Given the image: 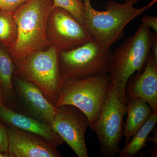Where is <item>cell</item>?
<instances>
[{
	"label": "cell",
	"instance_id": "1",
	"mask_svg": "<svg viewBox=\"0 0 157 157\" xmlns=\"http://www.w3.org/2000/svg\"><path fill=\"white\" fill-rule=\"evenodd\" d=\"M52 0H29L13 12L17 27V41L8 50L15 64L37 51L49 47L46 35Z\"/></svg>",
	"mask_w": 157,
	"mask_h": 157
},
{
	"label": "cell",
	"instance_id": "2",
	"mask_svg": "<svg viewBox=\"0 0 157 157\" xmlns=\"http://www.w3.org/2000/svg\"><path fill=\"white\" fill-rule=\"evenodd\" d=\"M157 34L141 24L131 37L111 54L109 78L115 85L122 102L128 103L125 94L126 84L135 72L141 73L145 68Z\"/></svg>",
	"mask_w": 157,
	"mask_h": 157
},
{
	"label": "cell",
	"instance_id": "3",
	"mask_svg": "<svg viewBox=\"0 0 157 157\" xmlns=\"http://www.w3.org/2000/svg\"><path fill=\"white\" fill-rule=\"evenodd\" d=\"M156 1L153 0L140 9L134 8L135 3L132 2L122 4L111 1L107 3L106 11H99L93 8L90 0H83L85 25L102 48H110L124 37L126 26L148 10Z\"/></svg>",
	"mask_w": 157,
	"mask_h": 157
},
{
	"label": "cell",
	"instance_id": "4",
	"mask_svg": "<svg viewBox=\"0 0 157 157\" xmlns=\"http://www.w3.org/2000/svg\"><path fill=\"white\" fill-rule=\"evenodd\" d=\"M110 82L108 74L67 79L62 83L55 107L70 105L77 107L86 116L93 130L107 100Z\"/></svg>",
	"mask_w": 157,
	"mask_h": 157
},
{
	"label": "cell",
	"instance_id": "5",
	"mask_svg": "<svg viewBox=\"0 0 157 157\" xmlns=\"http://www.w3.org/2000/svg\"><path fill=\"white\" fill-rule=\"evenodd\" d=\"M60 51L56 46L51 45L44 50L34 52L16 64L14 70V75L37 86L54 105L61 86Z\"/></svg>",
	"mask_w": 157,
	"mask_h": 157
},
{
	"label": "cell",
	"instance_id": "6",
	"mask_svg": "<svg viewBox=\"0 0 157 157\" xmlns=\"http://www.w3.org/2000/svg\"><path fill=\"white\" fill-rule=\"evenodd\" d=\"M111 54L110 48L104 49L94 38L77 48L60 51L61 85L67 79L79 80L109 74Z\"/></svg>",
	"mask_w": 157,
	"mask_h": 157
},
{
	"label": "cell",
	"instance_id": "7",
	"mask_svg": "<svg viewBox=\"0 0 157 157\" xmlns=\"http://www.w3.org/2000/svg\"><path fill=\"white\" fill-rule=\"evenodd\" d=\"M126 105L119 98L115 84L110 82L107 100L93 130L98 136L100 151L105 157H115L118 154L124 136Z\"/></svg>",
	"mask_w": 157,
	"mask_h": 157
},
{
	"label": "cell",
	"instance_id": "8",
	"mask_svg": "<svg viewBox=\"0 0 157 157\" xmlns=\"http://www.w3.org/2000/svg\"><path fill=\"white\" fill-rule=\"evenodd\" d=\"M46 35L49 45H55L60 51L77 48L94 38L84 25L58 7L53 8L49 14Z\"/></svg>",
	"mask_w": 157,
	"mask_h": 157
},
{
	"label": "cell",
	"instance_id": "9",
	"mask_svg": "<svg viewBox=\"0 0 157 157\" xmlns=\"http://www.w3.org/2000/svg\"><path fill=\"white\" fill-rule=\"evenodd\" d=\"M58 112L50 124L52 129L78 157H88L85 134L88 119L80 109L70 105L57 107Z\"/></svg>",
	"mask_w": 157,
	"mask_h": 157
},
{
	"label": "cell",
	"instance_id": "10",
	"mask_svg": "<svg viewBox=\"0 0 157 157\" xmlns=\"http://www.w3.org/2000/svg\"><path fill=\"white\" fill-rule=\"evenodd\" d=\"M14 101L12 110L33 117L50 125L58 109L41 90L31 82L14 74Z\"/></svg>",
	"mask_w": 157,
	"mask_h": 157
},
{
	"label": "cell",
	"instance_id": "11",
	"mask_svg": "<svg viewBox=\"0 0 157 157\" xmlns=\"http://www.w3.org/2000/svg\"><path fill=\"white\" fill-rule=\"evenodd\" d=\"M7 132L10 157L62 156L56 147L39 135L9 126Z\"/></svg>",
	"mask_w": 157,
	"mask_h": 157
},
{
	"label": "cell",
	"instance_id": "12",
	"mask_svg": "<svg viewBox=\"0 0 157 157\" xmlns=\"http://www.w3.org/2000/svg\"><path fill=\"white\" fill-rule=\"evenodd\" d=\"M125 94L127 101L140 98L157 111V63L151 52L144 70L128 79Z\"/></svg>",
	"mask_w": 157,
	"mask_h": 157
},
{
	"label": "cell",
	"instance_id": "13",
	"mask_svg": "<svg viewBox=\"0 0 157 157\" xmlns=\"http://www.w3.org/2000/svg\"><path fill=\"white\" fill-rule=\"evenodd\" d=\"M0 121L7 126L39 135L57 147L64 142L49 124L30 116L12 110L4 104L0 106Z\"/></svg>",
	"mask_w": 157,
	"mask_h": 157
},
{
	"label": "cell",
	"instance_id": "14",
	"mask_svg": "<svg viewBox=\"0 0 157 157\" xmlns=\"http://www.w3.org/2000/svg\"><path fill=\"white\" fill-rule=\"evenodd\" d=\"M152 109L146 102L140 98L128 101L126 105L127 118L124 124L125 145L143 125L151 115Z\"/></svg>",
	"mask_w": 157,
	"mask_h": 157
},
{
	"label": "cell",
	"instance_id": "15",
	"mask_svg": "<svg viewBox=\"0 0 157 157\" xmlns=\"http://www.w3.org/2000/svg\"><path fill=\"white\" fill-rule=\"evenodd\" d=\"M15 64L9 51L0 46V87L4 104L13 109L14 101L13 77Z\"/></svg>",
	"mask_w": 157,
	"mask_h": 157
},
{
	"label": "cell",
	"instance_id": "16",
	"mask_svg": "<svg viewBox=\"0 0 157 157\" xmlns=\"http://www.w3.org/2000/svg\"><path fill=\"white\" fill-rule=\"evenodd\" d=\"M157 122V111H153L151 115L131 138L128 143L118 154L121 157H134L137 155L146 145L149 135L155 128Z\"/></svg>",
	"mask_w": 157,
	"mask_h": 157
},
{
	"label": "cell",
	"instance_id": "17",
	"mask_svg": "<svg viewBox=\"0 0 157 157\" xmlns=\"http://www.w3.org/2000/svg\"><path fill=\"white\" fill-rule=\"evenodd\" d=\"M17 37L13 12L0 9V44L8 50L14 47Z\"/></svg>",
	"mask_w": 157,
	"mask_h": 157
},
{
	"label": "cell",
	"instance_id": "18",
	"mask_svg": "<svg viewBox=\"0 0 157 157\" xmlns=\"http://www.w3.org/2000/svg\"><path fill=\"white\" fill-rule=\"evenodd\" d=\"M53 7H58L70 12L78 21L84 25V6L80 0H52Z\"/></svg>",
	"mask_w": 157,
	"mask_h": 157
},
{
	"label": "cell",
	"instance_id": "19",
	"mask_svg": "<svg viewBox=\"0 0 157 157\" xmlns=\"http://www.w3.org/2000/svg\"><path fill=\"white\" fill-rule=\"evenodd\" d=\"M29 0H0V9L13 12Z\"/></svg>",
	"mask_w": 157,
	"mask_h": 157
},
{
	"label": "cell",
	"instance_id": "20",
	"mask_svg": "<svg viewBox=\"0 0 157 157\" xmlns=\"http://www.w3.org/2000/svg\"><path fill=\"white\" fill-rule=\"evenodd\" d=\"M9 136L7 126L0 123V151L8 153Z\"/></svg>",
	"mask_w": 157,
	"mask_h": 157
},
{
	"label": "cell",
	"instance_id": "21",
	"mask_svg": "<svg viewBox=\"0 0 157 157\" xmlns=\"http://www.w3.org/2000/svg\"><path fill=\"white\" fill-rule=\"evenodd\" d=\"M142 24L149 28L152 29L156 33H157V17L146 15L142 19Z\"/></svg>",
	"mask_w": 157,
	"mask_h": 157
},
{
	"label": "cell",
	"instance_id": "22",
	"mask_svg": "<svg viewBox=\"0 0 157 157\" xmlns=\"http://www.w3.org/2000/svg\"><path fill=\"white\" fill-rule=\"evenodd\" d=\"M151 52L153 55L155 61L157 63V38L153 42Z\"/></svg>",
	"mask_w": 157,
	"mask_h": 157
},
{
	"label": "cell",
	"instance_id": "23",
	"mask_svg": "<svg viewBox=\"0 0 157 157\" xmlns=\"http://www.w3.org/2000/svg\"><path fill=\"white\" fill-rule=\"evenodd\" d=\"M157 131L156 130V132H154V134L153 136L150 137H148V138H147V140H148V139H150V140L151 141H152V142H153L155 144H156V146L157 144Z\"/></svg>",
	"mask_w": 157,
	"mask_h": 157
},
{
	"label": "cell",
	"instance_id": "24",
	"mask_svg": "<svg viewBox=\"0 0 157 157\" xmlns=\"http://www.w3.org/2000/svg\"><path fill=\"white\" fill-rule=\"evenodd\" d=\"M150 154L153 157V155H155L154 157H157V154H155V152L157 153V147H155V148L152 149L151 150V151L150 152Z\"/></svg>",
	"mask_w": 157,
	"mask_h": 157
},
{
	"label": "cell",
	"instance_id": "25",
	"mask_svg": "<svg viewBox=\"0 0 157 157\" xmlns=\"http://www.w3.org/2000/svg\"><path fill=\"white\" fill-rule=\"evenodd\" d=\"M3 104H4V101H3L2 92L0 87V106Z\"/></svg>",
	"mask_w": 157,
	"mask_h": 157
},
{
	"label": "cell",
	"instance_id": "26",
	"mask_svg": "<svg viewBox=\"0 0 157 157\" xmlns=\"http://www.w3.org/2000/svg\"><path fill=\"white\" fill-rule=\"evenodd\" d=\"M0 157H10V156L9 153L0 151Z\"/></svg>",
	"mask_w": 157,
	"mask_h": 157
},
{
	"label": "cell",
	"instance_id": "27",
	"mask_svg": "<svg viewBox=\"0 0 157 157\" xmlns=\"http://www.w3.org/2000/svg\"><path fill=\"white\" fill-rule=\"evenodd\" d=\"M139 1H140V0H125V2H132L135 4V3Z\"/></svg>",
	"mask_w": 157,
	"mask_h": 157
},
{
	"label": "cell",
	"instance_id": "28",
	"mask_svg": "<svg viewBox=\"0 0 157 157\" xmlns=\"http://www.w3.org/2000/svg\"><path fill=\"white\" fill-rule=\"evenodd\" d=\"M80 1H81V2H83V0H80Z\"/></svg>",
	"mask_w": 157,
	"mask_h": 157
}]
</instances>
